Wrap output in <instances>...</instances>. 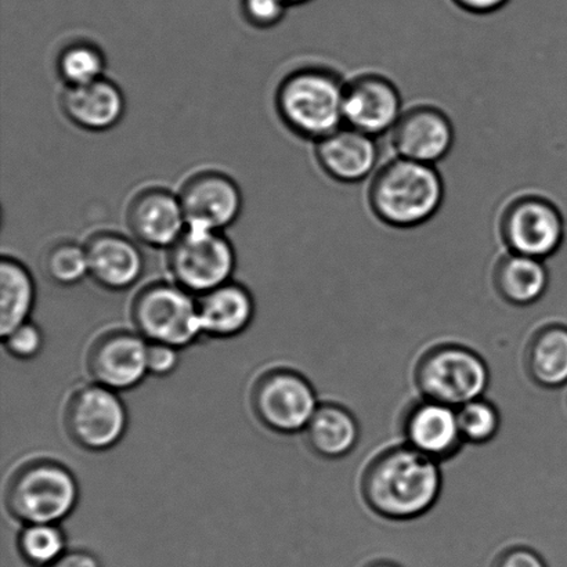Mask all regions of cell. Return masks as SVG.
I'll use <instances>...</instances> for the list:
<instances>
[{"mask_svg": "<svg viewBox=\"0 0 567 567\" xmlns=\"http://www.w3.org/2000/svg\"><path fill=\"white\" fill-rule=\"evenodd\" d=\"M422 396L458 409L483 398L491 374L485 360L474 350L458 344H442L422 355L415 370Z\"/></svg>", "mask_w": 567, "mask_h": 567, "instance_id": "cell-5", "label": "cell"}, {"mask_svg": "<svg viewBox=\"0 0 567 567\" xmlns=\"http://www.w3.org/2000/svg\"><path fill=\"white\" fill-rule=\"evenodd\" d=\"M80 498L75 476L53 461L22 466L6 494L10 514L24 525L54 524L70 516Z\"/></svg>", "mask_w": 567, "mask_h": 567, "instance_id": "cell-4", "label": "cell"}, {"mask_svg": "<svg viewBox=\"0 0 567 567\" xmlns=\"http://www.w3.org/2000/svg\"><path fill=\"white\" fill-rule=\"evenodd\" d=\"M369 567H399V566L393 565V564H388V563H381V564L371 565Z\"/></svg>", "mask_w": 567, "mask_h": 567, "instance_id": "cell-36", "label": "cell"}, {"mask_svg": "<svg viewBox=\"0 0 567 567\" xmlns=\"http://www.w3.org/2000/svg\"><path fill=\"white\" fill-rule=\"evenodd\" d=\"M526 369L537 385H567V327L547 326L535 333L526 350Z\"/></svg>", "mask_w": 567, "mask_h": 567, "instance_id": "cell-24", "label": "cell"}, {"mask_svg": "<svg viewBox=\"0 0 567 567\" xmlns=\"http://www.w3.org/2000/svg\"><path fill=\"white\" fill-rule=\"evenodd\" d=\"M284 3L288 6V8H293V6H302L311 2V0H282Z\"/></svg>", "mask_w": 567, "mask_h": 567, "instance_id": "cell-35", "label": "cell"}, {"mask_svg": "<svg viewBox=\"0 0 567 567\" xmlns=\"http://www.w3.org/2000/svg\"><path fill=\"white\" fill-rule=\"evenodd\" d=\"M254 409L260 422L279 433L305 431L319 409L313 386L288 370L271 371L254 391Z\"/></svg>", "mask_w": 567, "mask_h": 567, "instance_id": "cell-10", "label": "cell"}, {"mask_svg": "<svg viewBox=\"0 0 567 567\" xmlns=\"http://www.w3.org/2000/svg\"><path fill=\"white\" fill-rule=\"evenodd\" d=\"M22 558L38 567H49L64 555L65 537L54 524L25 525L19 538Z\"/></svg>", "mask_w": 567, "mask_h": 567, "instance_id": "cell-27", "label": "cell"}, {"mask_svg": "<svg viewBox=\"0 0 567 567\" xmlns=\"http://www.w3.org/2000/svg\"><path fill=\"white\" fill-rule=\"evenodd\" d=\"M49 567H100L99 560L85 551L66 553Z\"/></svg>", "mask_w": 567, "mask_h": 567, "instance_id": "cell-34", "label": "cell"}, {"mask_svg": "<svg viewBox=\"0 0 567 567\" xmlns=\"http://www.w3.org/2000/svg\"><path fill=\"white\" fill-rule=\"evenodd\" d=\"M198 313L203 333L221 339L240 336L254 319L252 295L240 284L227 282L202 295Z\"/></svg>", "mask_w": 567, "mask_h": 567, "instance_id": "cell-20", "label": "cell"}, {"mask_svg": "<svg viewBox=\"0 0 567 567\" xmlns=\"http://www.w3.org/2000/svg\"><path fill=\"white\" fill-rule=\"evenodd\" d=\"M177 194L188 227L225 233L243 214L241 187L225 172H198L183 183Z\"/></svg>", "mask_w": 567, "mask_h": 567, "instance_id": "cell-11", "label": "cell"}, {"mask_svg": "<svg viewBox=\"0 0 567 567\" xmlns=\"http://www.w3.org/2000/svg\"><path fill=\"white\" fill-rule=\"evenodd\" d=\"M107 70V58L99 44L80 39L65 44L55 59V71L65 87L87 85L102 80Z\"/></svg>", "mask_w": 567, "mask_h": 567, "instance_id": "cell-25", "label": "cell"}, {"mask_svg": "<svg viewBox=\"0 0 567 567\" xmlns=\"http://www.w3.org/2000/svg\"><path fill=\"white\" fill-rule=\"evenodd\" d=\"M89 277L110 291H126L142 279L146 260L135 238L99 231L85 244Z\"/></svg>", "mask_w": 567, "mask_h": 567, "instance_id": "cell-17", "label": "cell"}, {"mask_svg": "<svg viewBox=\"0 0 567 567\" xmlns=\"http://www.w3.org/2000/svg\"><path fill=\"white\" fill-rule=\"evenodd\" d=\"M179 364V349L169 344L148 342L147 369L148 374L157 377L169 375Z\"/></svg>", "mask_w": 567, "mask_h": 567, "instance_id": "cell-31", "label": "cell"}, {"mask_svg": "<svg viewBox=\"0 0 567 567\" xmlns=\"http://www.w3.org/2000/svg\"><path fill=\"white\" fill-rule=\"evenodd\" d=\"M133 321L147 342L186 348L202 336L198 302L176 282H155L138 292Z\"/></svg>", "mask_w": 567, "mask_h": 567, "instance_id": "cell-7", "label": "cell"}, {"mask_svg": "<svg viewBox=\"0 0 567 567\" xmlns=\"http://www.w3.org/2000/svg\"><path fill=\"white\" fill-rule=\"evenodd\" d=\"M60 107L78 130L104 133L113 131L125 118L126 97L118 83L104 76L87 85L65 87Z\"/></svg>", "mask_w": 567, "mask_h": 567, "instance_id": "cell-19", "label": "cell"}, {"mask_svg": "<svg viewBox=\"0 0 567 567\" xmlns=\"http://www.w3.org/2000/svg\"><path fill=\"white\" fill-rule=\"evenodd\" d=\"M315 144L317 164L332 181L355 185L377 172L380 147L363 132L344 125Z\"/></svg>", "mask_w": 567, "mask_h": 567, "instance_id": "cell-16", "label": "cell"}, {"mask_svg": "<svg viewBox=\"0 0 567 567\" xmlns=\"http://www.w3.org/2000/svg\"><path fill=\"white\" fill-rule=\"evenodd\" d=\"M403 432L410 447L441 461L454 457L463 447L457 409L422 399L404 416Z\"/></svg>", "mask_w": 567, "mask_h": 567, "instance_id": "cell-18", "label": "cell"}, {"mask_svg": "<svg viewBox=\"0 0 567 567\" xmlns=\"http://www.w3.org/2000/svg\"><path fill=\"white\" fill-rule=\"evenodd\" d=\"M461 435L464 442L486 444L497 436L502 416L496 405L480 398L457 409Z\"/></svg>", "mask_w": 567, "mask_h": 567, "instance_id": "cell-28", "label": "cell"}, {"mask_svg": "<svg viewBox=\"0 0 567 567\" xmlns=\"http://www.w3.org/2000/svg\"><path fill=\"white\" fill-rule=\"evenodd\" d=\"M306 441L317 455L327 460L347 457L358 446L360 426L348 409L322 404L305 430Z\"/></svg>", "mask_w": 567, "mask_h": 567, "instance_id": "cell-22", "label": "cell"}, {"mask_svg": "<svg viewBox=\"0 0 567 567\" xmlns=\"http://www.w3.org/2000/svg\"><path fill=\"white\" fill-rule=\"evenodd\" d=\"M344 86L347 81L337 71L300 66L277 87V115L295 136L317 143L344 126Z\"/></svg>", "mask_w": 567, "mask_h": 567, "instance_id": "cell-3", "label": "cell"}, {"mask_svg": "<svg viewBox=\"0 0 567 567\" xmlns=\"http://www.w3.org/2000/svg\"><path fill=\"white\" fill-rule=\"evenodd\" d=\"M44 275L61 287H74L89 277L85 244L63 240L52 244L43 255Z\"/></svg>", "mask_w": 567, "mask_h": 567, "instance_id": "cell-26", "label": "cell"}, {"mask_svg": "<svg viewBox=\"0 0 567 567\" xmlns=\"http://www.w3.org/2000/svg\"><path fill=\"white\" fill-rule=\"evenodd\" d=\"M493 281L499 297L508 303L529 306L547 292L549 275L544 260L507 252L498 259Z\"/></svg>", "mask_w": 567, "mask_h": 567, "instance_id": "cell-21", "label": "cell"}, {"mask_svg": "<svg viewBox=\"0 0 567 567\" xmlns=\"http://www.w3.org/2000/svg\"><path fill=\"white\" fill-rule=\"evenodd\" d=\"M65 425L78 446L104 452L124 437L126 408L113 389L94 383L72 396L66 408Z\"/></svg>", "mask_w": 567, "mask_h": 567, "instance_id": "cell-9", "label": "cell"}, {"mask_svg": "<svg viewBox=\"0 0 567 567\" xmlns=\"http://www.w3.org/2000/svg\"><path fill=\"white\" fill-rule=\"evenodd\" d=\"M446 188L436 166L396 157L381 166L369 187L375 218L393 229H415L435 218Z\"/></svg>", "mask_w": 567, "mask_h": 567, "instance_id": "cell-2", "label": "cell"}, {"mask_svg": "<svg viewBox=\"0 0 567 567\" xmlns=\"http://www.w3.org/2000/svg\"><path fill=\"white\" fill-rule=\"evenodd\" d=\"M236 266V248L224 231L187 227L168 249V268L174 281L199 297L230 282Z\"/></svg>", "mask_w": 567, "mask_h": 567, "instance_id": "cell-6", "label": "cell"}, {"mask_svg": "<svg viewBox=\"0 0 567 567\" xmlns=\"http://www.w3.org/2000/svg\"><path fill=\"white\" fill-rule=\"evenodd\" d=\"M452 2L466 13L486 16L504 9L511 0H452Z\"/></svg>", "mask_w": 567, "mask_h": 567, "instance_id": "cell-33", "label": "cell"}, {"mask_svg": "<svg viewBox=\"0 0 567 567\" xmlns=\"http://www.w3.org/2000/svg\"><path fill=\"white\" fill-rule=\"evenodd\" d=\"M403 111L396 83L378 72H363L344 86V125L372 137L391 133Z\"/></svg>", "mask_w": 567, "mask_h": 567, "instance_id": "cell-12", "label": "cell"}, {"mask_svg": "<svg viewBox=\"0 0 567 567\" xmlns=\"http://www.w3.org/2000/svg\"><path fill=\"white\" fill-rule=\"evenodd\" d=\"M493 567H547L543 559L529 548H511L504 551Z\"/></svg>", "mask_w": 567, "mask_h": 567, "instance_id": "cell-32", "label": "cell"}, {"mask_svg": "<svg viewBox=\"0 0 567 567\" xmlns=\"http://www.w3.org/2000/svg\"><path fill=\"white\" fill-rule=\"evenodd\" d=\"M398 157L436 166L452 153L455 142L453 121L431 104L405 110L391 132Z\"/></svg>", "mask_w": 567, "mask_h": 567, "instance_id": "cell-13", "label": "cell"}, {"mask_svg": "<svg viewBox=\"0 0 567 567\" xmlns=\"http://www.w3.org/2000/svg\"><path fill=\"white\" fill-rule=\"evenodd\" d=\"M442 483L437 461L405 444L388 449L371 461L361 492L367 505L382 518L410 520L436 504Z\"/></svg>", "mask_w": 567, "mask_h": 567, "instance_id": "cell-1", "label": "cell"}, {"mask_svg": "<svg viewBox=\"0 0 567 567\" xmlns=\"http://www.w3.org/2000/svg\"><path fill=\"white\" fill-rule=\"evenodd\" d=\"M148 342L131 332H111L99 339L87 359L94 382L113 391H127L148 374Z\"/></svg>", "mask_w": 567, "mask_h": 567, "instance_id": "cell-15", "label": "cell"}, {"mask_svg": "<svg viewBox=\"0 0 567 567\" xmlns=\"http://www.w3.org/2000/svg\"><path fill=\"white\" fill-rule=\"evenodd\" d=\"M126 224L138 244L166 251L188 227L179 194L164 187L136 193L127 205Z\"/></svg>", "mask_w": 567, "mask_h": 567, "instance_id": "cell-14", "label": "cell"}, {"mask_svg": "<svg viewBox=\"0 0 567 567\" xmlns=\"http://www.w3.org/2000/svg\"><path fill=\"white\" fill-rule=\"evenodd\" d=\"M288 6L282 0H241V14L248 25L271 30L286 19Z\"/></svg>", "mask_w": 567, "mask_h": 567, "instance_id": "cell-29", "label": "cell"}, {"mask_svg": "<svg viewBox=\"0 0 567 567\" xmlns=\"http://www.w3.org/2000/svg\"><path fill=\"white\" fill-rule=\"evenodd\" d=\"M35 280L19 259L0 260V336H9L14 328L30 319L35 306Z\"/></svg>", "mask_w": 567, "mask_h": 567, "instance_id": "cell-23", "label": "cell"}, {"mask_svg": "<svg viewBox=\"0 0 567 567\" xmlns=\"http://www.w3.org/2000/svg\"><path fill=\"white\" fill-rule=\"evenodd\" d=\"M498 231L508 252L546 260L563 248L566 224L563 210L553 199L524 194L504 208Z\"/></svg>", "mask_w": 567, "mask_h": 567, "instance_id": "cell-8", "label": "cell"}, {"mask_svg": "<svg viewBox=\"0 0 567 567\" xmlns=\"http://www.w3.org/2000/svg\"><path fill=\"white\" fill-rule=\"evenodd\" d=\"M4 348L16 359L30 360L37 358L43 348V333L33 322L14 328L3 338Z\"/></svg>", "mask_w": 567, "mask_h": 567, "instance_id": "cell-30", "label": "cell"}]
</instances>
